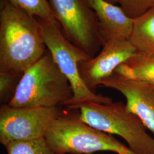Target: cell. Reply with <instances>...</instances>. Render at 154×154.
<instances>
[{"mask_svg": "<svg viewBox=\"0 0 154 154\" xmlns=\"http://www.w3.org/2000/svg\"><path fill=\"white\" fill-rule=\"evenodd\" d=\"M120 7L127 15L135 19L154 8V0H119Z\"/></svg>", "mask_w": 154, "mask_h": 154, "instance_id": "16", "label": "cell"}, {"mask_svg": "<svg viewBox=\"0 0 154 154\" xmlns=\"http://www.w3.org/2000/svg\"><path fill=\"white\" fill-rule=\"evenodd\" d=\"M66 38L90 57H94L105 44L95 13L88 0H48Z\"/></svg>", "mask_w": 154, "mask_h": 154, "instance_id": "6", "label": "cell"}, {"mask_svg": "<svg viewBox=\"0 0 154 154\" xmlns=\"http://www.w3.org/2000/svg\"><path fill=\"white\" fill-rule=\"evenodd\" d=\"M128 41L137 52L154 56V8L134 19Z\"/></svg>", "mask_w": 154, "mask_h": 154, "instance_id": "11", "label": "cell"}, {"mask_svg": "<svg viewBox=\"0 0 154 154\" xmlns=\"http://www.w3.org/2000/svg\"><path fill=\"white\" fill-rule=\"evenodd\" d=\"M8 154H55L45 138L32 140H16L4 146Z\"/></svg>", "mask_w": 154, "mask_h": 154, "instance_id": "13", "label": "cell"}, {"mask_svg": "<svg viewBox=\"0 0 154 154\" xmlns=\"http://www.w3.org/2000/svg\"><path fill=\"white\" fill-rule=\"evenodd\" d=\"M89 126L123 138L134 154H154V139L137 116L122 102L109 104L88 102L72 108Z\"/></svg>", "mask_w": 154, "mask_h": 154, "instance_id": "3", "label": "cell"}, {"mask_svg": "<svg viewBox=\"0 0 154 154\" xmlns=\"http://www.w3.org/2000/svg\"><path fill=\"white\" fill-rule=\"evenodd\" d=\"M73 97L71 85L49 50L23 72L8 105L14 107L65 106Z\"/></svg>", "mask_w": 154, "mask_h": 154, "instance_id": "2", "label": "cell"}, {"mask_svg": "<svg viewBox=\"0 0 154 154\" xmlns=\"http://www.w3.org/2000/svg\"><path fill=\"white\" fill-rule=\"evenodd\" d=\"M21 77L9 73H0V99L3 105H8L11 100Z\"/></svg>", "mask_w": 154, "mask_h": 154, "instance_id": "15", "label": "cell"}, {"mask_svg": "<svg viewBox=\"0 0 154 154\" xmlns=\"http://www.w3.org/2000/svg\"><path fill=\"white\" fill-rule=\"evenodd\" d=\"M114 72L154 88V56L137 52L119 66Z\"/></svg>", "mask_w": 154, "mask_h": 154, "instance_id": "12", "label": "cell"}, {"mask_svg": "<svg viewBox=\"0 0 154 154\" xmlns=\"http://www.w3.org/2000/svg\"><path fill=\"white\" fill-rule=\"evenodd\" d=\"M137 52L126 39H116L103 45L98 55L79 63V75L87 88L95 93L103 80Z\"/></svg>", "mask_w": 154, "mask_h": 154, "instance_id": "8", "label": "cell"}, {"mask_svg": "<svg viewBox=\"0 0 154 154\" xmlns=\"http://www.w3.org/2000/svg\"><path fill=\"white\" fill-rule=\"evenodd\" d=\"M37 18L46 48L68 79L73 91V97L65 106L72 108L88 102L102 104L111 103L112 101L110 98L91 91L81 78L79 63L90 59V57L66 38L56 20Z\"/></svg>", "mask_w": 154, "mask_h": 154, "instance_id": "5", "label": "cell"}, {"mask_svg": "<svg viewBox=\"0 0 154 154\" xmlns=\"http://www.w3.org/2000/svg\"><path fill=\"white\" fill-rule=\"evenodd\" d=\"M105 1H106L110 3H111V4H116V3H118V2H119V0H105Z\"/></svg>", "mask_w": 154, "mask_h": 154, "instance_id": "17", "label": "cell"}, {"mask_svg": "<svg viewBox=\"0 0 154 154\" xmlns=\"http://www.w3.org/2000/svg\"><path fill=\"white\" fill-rule=\"evenodd\" d=\"M45 138L55 154H92L100 151L134 154L110 134L83 122L78 113L64 111L53 122Z\"/></svg>", "mask_w": 154, "mask_h": 154, "instance_id": "4", "label": "cell"}, {"mask_svg": "<svg viewBox=\"0 0 154 154\" xmlns=\"http://www.w3.org/2000/svg\"><path fill=\"white\" fill-rule=\"evenodd\" d=\"M0 73L22 76L47 49L37 17L1 0Z\"/></svg>", "mask_w": 154, "mask_h": 154, "instance_id": "1", "label": "cell"}, {"mask_svg": "<svg viewBox=\"0 0 154 154\" xmlns=\"http://www.w3.org/2000/svg\"><path fill=\"white\" fill-rule=\"evenodd\" d=\"M29 14L43 20H55L48 0H6Z\"/></svg>", "mask_w": 154, "mask_h": 154, "instance_id": "14", "label": "cell"}, {"mask_svg": "<svg viewBox=\"0 0 154 154\" xmlns=\"http://www.w3.org/2000/svg\"><path fill=\"white\" fill-rule=\"evenodd\" d=\"M88 1L95 13L99 33L104 43L116 39H129L134 19L128 16L121 7L105 0Z\"/></svg>", "mask_w": 154, "mask_h": 154, "instance_id": "10", "label": "cell"}, {"mask_svg": "<svg viewBox=\"0 0 154 154\" xmlns=\"http://www.w3.org/2000/svg\"><path fill=\"white\" fill-rule=\"evenodd\" d=\"M119 91L126 99L127 107L154 134V88L114 72L101 83Z\"/></svg>", "mask_w": 154, "mask_h": 154, "instance_id": "9", "label": "cell"}, {"mask_svg": "<svg viewBox=\"0 0 154 154\" xmlns=\"http://www.w3.org/2000/svg\"><path fill=\"white\" fill-rule=\"evenodd\" d=\"M61 107H14L0 109V142L5 146L16 140L45 138L53 122L63 112Z\"/></svg>", "mask_w": 154, "mask_h": 154, "instance_id": "7", "label": "cell"}]
</instances>
